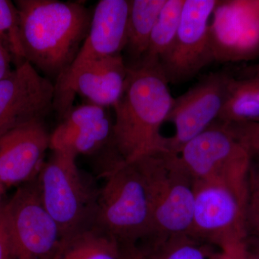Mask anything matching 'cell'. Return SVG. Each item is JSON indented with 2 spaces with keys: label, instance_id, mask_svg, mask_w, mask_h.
Wrapping results in <instances>:
<instances>
[{
  "label": "cell",
  "instance_id": "cell-6",
  "mask_svg": "<svg viewBox=\"0 0 259 259\" xmlns=\"http://www.w3.org/2000/svg\"><path fill=\"white\" fill-rule=\"evenodd\" d=\"M178 156L194 182L218 181L248 187L251 153L221 122L189 141Z\"/></svg>",
  "mask_w": 259,
  "mask_h": 259
},
{
  "label": "cell",
  "instance_id": "cell-29",
  "mask_svg": "<svg viewBox=\"0 0 259 259\" xmlns=\"http://www.w3.org/2000/svg\"><path fill=\"white\" fill-rule=\"evenodd\" d=\"M122 259H143L139 247L136 245H121Z\"/></svg>",
  "mask_w": 259,
  "mask_h": 259
},
{
  "label": "cell",
  "instance_id": "cell-7",
  "mask_svg": "<svg viewBox=\"0 0 259 259\" xmlns=\"http://www.w3.org/2000/svg\"><path fill=\"white\" fill-rule=\"evenodd\" d=\"M247 190L218 181L194 182L192 224L187 234L219 247L235 238H247Z\"/></svg>",
  "mask_w": 259,
  "mask_h": 259
},
{
  "label": "cell",
  "instance_id": "cell-8",
  "mask_svg": "<svg viewBox=\"0 0 259 259\" xmlns=\"http://www.w3.org/2000/svg\"><path fill=\"white\" fill-rule=\"evenodd\" d=\"M5 208L11 259H52L61 233L42 205L36 178L18 189Z\"/></svg>",
  "mask_w": 259,
  "mask_h": 259
},
{
  "label": "cell",
  "instance_id": "cell-2",
  "mask_svg": "<svg viewBox=\"0 0 259 259\" xmlns=\"http://www.w3.org/2000/svg\"><path fill=\"white\" fill-rule=\"evenodd\" d=\"M15 4L25 61L56 81L88 36L93 11L76 1L17 0Z\"/></svg>",
  "mask_w": 259,
  "mask_h": 259
},
{
  "label": "cell",
  "instance_id": "cell-19",
  "mask_svg": "<svg viewBox=\"0 0 259 259\" xmlns=\"http://www.w3.org/2000/svg\"><path fill=\"white\" fill-rule=\"evenodd\" d=\"M218 120L222 123L259 120V75L244 79L230 76L226 101Z\"/></svg>",
  "mask_w": 259,
  "mask_h": 259
},
{
  "label": "cell",
  "instance_id": "cell-32",
  "mask_svg": "<svg viewBox=\"0 0 259 259\" xmlns=\"http://www.w3.org/2000/svg\"><path fill=\"white\" fill-rule=\"evenodd\" d=\"M253 72H254V74L259 75V64L255 66Z\"/></svg>",
  "mask_w": 259,
  "mask_h": 259
},
{
  "label": "cell",
  "instance_id": "cell-15",
  "mask_svg": "<svg viewBox=\"0 0 259 259\" xmlns=\"http://www.w3.org/2000/svg\"><path fill=\"white\" fill-rule=\"evenodd\" d=\"M127 71L122 54L94 61L80 69L70 85L64 116L74 107L77 95L99 106L113 107L123 92Z\"/></svg>",
  "mask_w": 259,
  "mask_h": 259
},
{
  "label": "cell",
  "instance_id": "cell-14",
  "mask_svg": "<svg viewBox=\"0 0 259 259\" xmlns=\"http://www.w3.org/2000/svg\"><path fill=\"white\" fill-rule=\"evenodd\" d=\"M48 148L50 134L45 121L20 126L0 136V186L6 189L35 180Z\"/></svg>",
  "mask_w": 259,
  "mask_h": 259
},
{
  "label": "cell",
  "instance_id": "cell-12",
  "mask_svg": "<svg viewBox=\"0 0 259 259\" xmlns=\"http://www.w3.org/2000/svg\"><path fill=\"white\" fill-rule=\"evenodd\" d=\"M230 76L212 73L190 90L175 98L166 121L173 122L175 134L167 138V148L178 154L186 144L202 134L219 118L224 106Z\"/></svg>",
  "mask_w": 259,
  "mask_h": 259
},
{
  "label": "cell",
  "instance_id": "cell-22",
  "mask_svg": "<svg viewBox=\"0 0 259 259\" xmlns=\"http://www.w3.org/2000/svg\"><path fill=\"white\" fill-rule=\"evenodd\" d=\"M0 44L10 53L15 66L25 61L18 9L9 0H0Z\"/></svg>",
  "mask_w": 259,
  "mask_h": 259
},
{
  "label": "cell",
  "instance_id": "cell-18",
  "mask_svg": "<svg viewBox=\"0 0 259 259\" xmlns=\"http://www.w3.org/2000/svg\"><path fill=\"white\" fill-rule=\"evenodd\" d=\"M120 245L91 228L61 240L52 259H121Z\"/></svg>",
  "mask_w": 259,
  "mask_h": 259
},
{
  "label": "cell",
  "instance_id": "cell-25",
  "mask_svg": "<svg viewBox=\"0 0 259 259\" xmlns=\"http://www.w3.org/2000/svg\"><path fill=\"white\" fill-rule=\"evenodd\" d=\"M224 124L251 154L259 152V122L248 121Z\"/></svg>",
  "mask_w": 259,
  "mask_h": 259
},
{
  "label": "cell",
  "instance_id": "cell-5",
  "mask_svg": "<svg viewBox=\"0 0 259 259\" xmlns=\"http://www.w3.org/2000/svg\"><path fill=\"white\" fill-rule=\"evenodd\" d=\"M134 163L144 179L151 203L153 235L150 238L188 233L193 213L194 181L178 154L163 151Z\"/></svg>",
  "mask_w": 259,
  "mask_h": 259
},
{
  "label": "cell",
  "instance_id": "cell-33",
  "mask_svg": "<svg viewBox=\"0 0 259 259\" xmlns=\"http://www.w3.org/2000/svg\"><path fill=\"white\" fill-rule=\"evenodd\" d=\"M255 122H259V120L258 121H255Z\"/></svg>",
  "mask_w": 259,
  "mask_h": 259
},
{
  "label": "cell",
  "instance_id": "cell-21",
  "mask_svg": "<svg viewBox=\"0 0 259 259\" xmlns=\"http://www.w3.org/2000/svg\"><path fill=\"white\" fill-rule=\"evenodd\" d=\"M185 2L166 0L153 27L147 52L141 61L160 63L169 51L178 31Z\"/></svg>",
  "mask_w": 259,
  "mask_h": 259
},
{
  "label": "cell",
  "instance_id": "cell-23",
  "mask_svg": "<svg viewBox=\"0 0 259 259\" xmlns=\"http://www.w3.org/2000/svg\"><path fill=\"white\" fill-rule=\"evenodd\" d=\"M258 160L250 163L248 177L245 226L247 243L248 245L259 247V153Z\"/></svg>",
  "mask_w": 259,
  "mask_h": 259
},
{
  "label": "cell",
  "instance_id": "cell-34",
  "mask_svg": "<svg viewBox=\"0 0 259 259\" xmlns=\"http://www.w3.org/2000/svg\"><path fill=\"white\" fill-rule=\"evenodd\" d=\"M259 153V152H258Z\"/></svg>",
  "mask_w": 259,
  "mask_h": 259
},
{
  "label": "cell",
  "instance_id": "cell-20",
  "mask_svg": "<svg viewBox=\"0 0 259 259\" xmlns=\"http://www.w3.org/2000/svg\"><path fill=\"white\" fill-rule=\"evenodd\" d=\"M146 248H139L143 259H210V245L187 233L151 237Z\"/></svg>",
  "mask_w": 259,
  "mask_h": 259
},
{
  "label": "cell",
  "instance_id": "cell-17",
  "mask_svg": "<svg viewBox=\"0 0 259 259\" xmlns=\"http://www.w3.org/2000/svg\"><path fill=\"white\" fill-rule=\"evenodd\" d=\"M166 0H129L127 41L125 51L131 63L139 64L149 46L153 27Z\"/></svg>",
  "mask_w": 259,
  "mask_h": 259
},
{
  "label": "cell",
  "instance_id": "cell-26",
  "mask_svg": "<svg viewBox=\"0 0 259 259\" xmlns=\"http://www.w3.org/2000/svg\"><path fill=\"white\" fill-rule=\"evenodd\" d=\"M210 259H248L246 238H235L225 242L218 247Z\"/></svg>",
  "mask_w": 259,
  "mask_h": 259
},
{
  "label": "cell",
  "instance_id": "cell-11",
  "mask_svg": "<svg viewBox=\"0 0 259 259\" xmlns=\"http://www.w3.org/2000/svg\"><path fill=\"white\" fill-rule=\"evenodd\" d=\"M55 85L28 61L0 80V136L37 121L54 110Z\"/></svg>",
  "mask_w": 259,
  "mask_h": 259
},
{
  "label": "cell",
  "instance_id": "cell-9",
  "mask_svg": "<svg viewBox=\"0 0 259 259\" xmlns=\"http://www.w3.org/2000/svg\"><path fill=\"white\" fill-rule=\"evenodd\" d=\"M129 0H100L93 10L91 25L84 42L67 70L56 80L54 110L59 120L71 81L80 69L104 58L120 55L127 41Z\"/></svg>",
  "mask_w": 259,
  "mask_h": 259
},
{
  "label": "cell",
  "instance_id": "cell-16",
  "mask_svg": "<svg viewBox=\"0 0 259 259\" xmlns=\"http://www.w3.org/2000/svg\"><path fill=\"white\" fill-rule=\"evenodd\" d=\"M113 120L107 115L92 125L68 134H50V148L58 151L78 156H92L112 148Z\"/></svg>",
  "mask_w": 259,
  "mask_h": 259
},
{
  "label": "cell",
  "instance_id": "cell-24",
  "mask_svg": "<svg viewBox=\"0 0 259 259\" xmlns=\"http://www.w3.org/2000/svg\"><path fill=\"white\" fill-rule=\"evenodd\" d=\"M107 115V108L88 102L73 107L61 119L54 131L59 134H68L92 125Z\"/></svg>",
  "mask_w": 259,
  "mask_h": 259
},
{
  "label": "cell",
  "instance_id": "cell-30",
  "mask_svg": "<svg viewBox=\"0 0 259 259\" xmlns=\"http://www.w3.org/2000/svg\"><path fill=\"white\" fill-rule=\"evenodd\" d=\"M248 245V259H259V247Z\"/></svg>",
  "mask_w": 259,
  "mask_h": 259
},
{
  "label": "cell",
  "instance_id": "cell-13",
  "mask_svg": "<svg viewBox=\"0 0 259 259\" xmlns=\"http://www.w3.org/2000/svg\"><path fill=\"white\" fill-rule=\"evenodd\" d=\"M212 17L215 60H249L259 55V0L219 1Z\"/></svg>",
  "mask_w": 259,
  "mask_h": 259
},
{
  "label": "cell",
  "instance_id": "cell-28",
  "mask_svg": "<svg viewBox=\"0 0 259 259\" xmlns=\"http://www.w3.org/2000/svg\"><path fill=\"white\" fill-rule=\"evenodd\" d=\"M14 64L13 57L9 52L0 44V80L11 72L12 64Z\"/></svg>",
  "mask_w": 259,
  "mask_h": 259
},
{
  "label": "cell",
  "instance_id": "cell-3",
  "mask_svg": "<svg viewBox=\"0 0 259 259\" xmlns=\"http://www.w3.org/2000/svg\"><path fill=\"white\" fill-rule=\"evenodd\" d=\"M105 182L98 190L93 228L120 245H137L153 235L151 203L144 179L135 163L119 157L107 161Z\"/></svg>",
  "mask_w": 259,
  "mask_h": 259
},
{
  "label": "cell",
  "instance_id": "cell-1",
  "mask_svg": "<svg viewBox=\"0 0 259 259\" xmlns=\"http://www.w3.org/2000/svg\"><path fill=\"white\" fill-rule=\"evenodd\" d=\"M127 67L123 92L112 107L115 116L112 148L121 160L133 163L169 151L161 128L175 98L159 62L143 61Z\"/></svg>",
  "mask_w": 259,
  "mask_h": 259
},
{
  "label": "cell",
  "instance_id": "cell-10",
  "mask_svg": "<svg viewBox=\"0 0 259 259\" xmlns=\"http://www.w3.org/2000/svg\"><path fill=\"white\" fill-rule=\"evenodd\" d=\"M218 3L215 0H185L176 37L160 61L168 83L189 81L215 61L210 19Z\"/></svg>",
  "mask_w": 259,
  "mask_h": 259
},
{
  "label": "cell",
  "instance_id": "cell-31",
  "mask_svg": "<svg viewBox=\"0 0 259 259\" xmlns=\"http://www.w3.org/2000/svg\"><path fill=\"white\" fill-rule=\"evenodd\" d=\"M5 191V188L4 187H2V186H0V207H1L2 204H3V195H4Z\"/></svg>",
  "mask_w": 259,
  "mask_h": 259
},
{
  "label": "cell",
  "instance_id": "cell-27",
  "mask_svg": "<svg viewBox=\"0 0 259 259\" xmlns=\"http://www.w3.org/2000/svg\"><path fill=\"white\" fill-rule=\"evenodd\" d=\"M0 259H11L5 202L0 207Z\"/></svg>",
  "mask_w": 259,
  "mask_h": 259
},
{
  "label": "cell",
  "instance_id": "cell-4",
  "mask_svg": "<svg viewBox=\"0 0 259 259\" xmlns=\"http://www.w3.org/2000/svg\"><path fill=\"white\" fill-rule=\"evenodd\" d=\"M36 182L42 205L59 227L61 240L93 228L99 190L80 172L75 156L53 151Z\"/></svg>",
  "mask_w": 259,
  "mask_h": 259
}]
</instances>
